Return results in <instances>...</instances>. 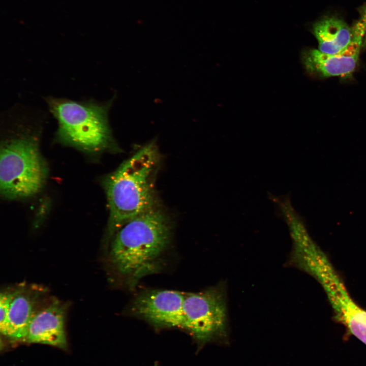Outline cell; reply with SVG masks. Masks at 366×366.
Here are the masks:
<instances>
[{"label":"cell","mask_w":366,"mask_h":366,"mask_svg":"<svg viewBox=\"0 0 366 366\" xmlns=\"http://www.w3.org/2000/svg\"><path fill=\"white\" fill-rule=\"evenodd\" d=\"M172 227L158 206L129 221L115 233L109 258L114 270L131 286L158 269L169 247Z\"/></svg>","instance_id":"cell-1"},{"label":"cell","mask_w":366,"mask_h":366,"mask_svg":"<svg viewBox=\"0 0 366 366\" xmlns=\"http://www.w3.org/2000/svg\"><path fill=\"white\" fill-rule=\"evenodd\" d=\"M159 156L155 142L142 146L105 181L109 209V235L124 224L158 206L155 180Z\"/></svg>","instance_id":"cell-2"},{"label":"cell","mask_w":366,"mask_h":366,"mask_svg":"<svg viewBox=\"0 0 366 366\" xmlns=\"http://www.w3.org/2000/svg\"><path fill=\"white\" fill-rule=\"evenodd\" d=\"M113 100L99 102L46 98L49 111L57 121L59 139L88 151L101 150L112 141L108 115Z\"/></svg>","instance_id":"cell-3"},{"label":"cell","mask_w":366,"mask_h":366,"mask_svg":"<svg viewBox=\"0 0 366 366\" xmlns=\"http://www.w3.org/2000/svg\"><path fill=\"white\" fill-rule=\"evenodd\" d=\"M47 176V168L37 141L29 135L5 141L1 147L0 188L6 198H24L38 193Z\"/></svg>","instance_id":"cell-4"},{"label":"cell","mask_w":366,"mask_h":366,"mask_svg":"<svg viewBox=\"0 0 366 366\" xmlns=\"http://www.w3.org/2000/svg\"><path fill=\"white\" fill-rule=\"evenodd\" d=\"M183 329L201 345L226 342L228 317L225 285L218 284L202 291L186 293Z\"/></svg>","instance_id":"cell-5"},{"label":"cell","mask_w":366,"mask_h":366,"mask_svg":"<svg viewBox=\"0 0 366 366\" xmlns=\"http://www.w3.org/2000/svg\"><path fill=\"white\" fill-rule=\"evenodd\" d=\"M186 293L175 290H152L136 297L131 313L158 327L182 328Z\"/></svg>","instance_id":"cell-6"},{"label":"cell","mask_w":366,"mask_h":366,"mask_svg":"<svg viewBox=\"0 0 366 366\" xmlns=\"http://www.w3.org/2000/svg\"><path fill=\"white\" fill-rule=\"evenodd\" d=\"M354 38L343 52L328 54L318 49H307L301 53V61L307 73L312 76L345 77L355 70L362 48L364 28L360 20L355 23Z\"/></svg>","instance_id":"cell-7"},{"label":"cell","mask_w":366,"mask_h":366,"mask_svg":"<svg viewBox=\"0 0 366 366\" xmlns=\"http://www.w3.org/2000/svg\"><path fill=\"white\" fill-rule=\"evenodd\" d=\"M66 310V305L57 300L40 309L30 323L26 341L65 348Z\"/></svg>","instance_id":"cell-8"},{"label":"cell","mask_w":366,"mask_h":366,"mask_svg":"<svg viewBox=\"0 0 366 366\" xmlns=\"http://www.w3.org/2000/svg\"><path fill=\"white\" fill-rule=\"evenodd\" d=\"M22 287L13 291V298L4 325V336L14 340L26 341L30 323L36 313L39 292Z\"/></svg>","instance_id":"cell-9"},{"label":"cell","mask_w":366,"mask_h":366,"mask_svg":"<svg viewBox=\"0 0 366 366\" xmlns=\"http://www.w3.org/2000/svg\"><path fill=\"white\" fill-rule=\"evenodd\" d=\"M356 32L355 24L349 26L342 20L326 17L313 25L312 33L318 42V50L328 54L344 51L351 43Z\"/></svg>","instance_id":"cell-10"},{"label":"cell","mask_w":366,"mask_h":366,"mask_svg":"<svg viewBox=\"0 0 366 366\" xmlns=\"http://www.w3.org/2000/svg\"><path fill=\"white\" fill-rule=\"evenodd\" d=\"M13 298L12 292H2L0 295V328L6 323Z\"/></svg>","instance_id":"cell-11"},{"label":"cell","mask_w":366,"mask_h":366,"mask_svg":"<svg viewBox=\"0 0 366 366\" xmlns=\"http://www.w3.org/2000/svg\"><path fill=\"white\" fill-rule=\"evenodd\" d=\"M360 19L359 20L362 23L364 28V36L362 46L366 47V4L360 9Z\"/></svg>","instance_id":"cell-12"}]
</instances>
